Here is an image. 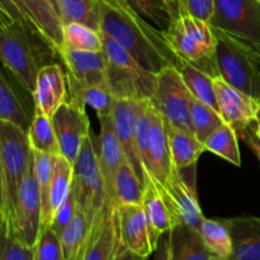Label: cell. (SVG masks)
Wrapping results in <instances>:
<instances>
[{"label": "cell", "mask_w": 260, "mask_h": 260, "mask_svg": "<svg viewBox=\"0 0 260 260\" xmlns=\"http://www.w3.org/2000/svg\"><path fill=\"white\" fill-rule=\"evenodd\" d=\"M78 210H79L78 198H76V193L75 190H74L73 184H71V189H70V193H69L68 198L63 201V203L60 206V208L56 211L55 216H53V220L50 226L58 234V235H60V234L63 231V229L71 222V220H73L74 216L76 215Z\"/></svg>", "instance_id": "obj_43"}, {"label": "cell", "mask_w": 260, "mask_h": 260, "mask_svg": "<svg viewBox=\"0 0 260 260\" xmlns=\"http://www.w3.org/2000/svg\"><path fill=\"white\" fill-rule=\"evenodd\" d=\"M259 2H260V0H259Z\"/></svg>", "instance_id": "obj_56"}, {"label": "cell", "mask_w": 260, "mask_h": 260, "mask_svg": "<svg viewBox=\"0 0 260 260\" xmlns=\"http://www.w3.org/2000/svg\"><path fill=\"white\" fill-rule=\"evenodd\" d=\"M175 168L173 165L165 121L161 114L151 104L150 160L149 167L146 169V178H150L156 185L159 192L161 193L169 184V180Z\"/></svg>", "instance_id": "obj_16"}, {"label": "cell", "mask_w": 260, "mask_h": 260, "mask_svg": "<svg viewBox=\"0 0 260 260\" xmlns=\"http://www.w3.org/2000/svg\"><path fill=\"white\" fill-rule=\"evenodd\" d=\"M62 50L73 51H103V37L102 33L88 25L80 23H68L62 25Z\"/></svg>", "instance_id": "obj_35"}, {"label": "cell", "mask_w": 260, "mask_h": 260, "mask_svg": "<svg viewBox=\"0 0 260 260\" xmlns=\"http://www.w3.org/2000/svg\"><path fill=\"white\" fill-rule=\"evenodd\" d=\"M0 164H2L5 223L9 222L17 206L18 192L27 172L33 164V151L27 131L0 119Z\"/></svg>", "instance_id": "obj_5"}, {"label": "cell", "mask_w": 260, "mask_h": 260, "mask_svg": "<svg viewBox=\"0 0 260 260\" xmlns=\"http://www.w3.org/2000/svg\"><path fill=\"white\" fill-rule=\"evenodd\" d=\"M142 207H144L145 215H146L150 239H151L152 248L155 250L161 236L169 233L175 226V222L164 198L161 197L159 189L150 178H146L145 180Z\"/></svg>", "instance_id": "obj_22"}, {"label": "cell", "mask_w": 260, "mask_h": 260, "mask_svg": "<svg viewBox=\"0 0 260 260\" xmlns=\"http://www.w3.org/2000/svg\"><path fill=\"white\" fill-rule=\"evenodd\" d=\"M208 23L215 32L228 36L260 56L259 0H215Z\"/></svg>", "instance_id": "obj_7"}, {"label": "cell", "mask_w": 260, "mask_h": 260, "mask_svg": "<svg viewBox=\"0 0 260 260\" xmlns=\"http://www.w3.org/2000/svg\"><path fill=\"white\" fill-rule=\"evenodd\" d=\"M198 231L213 256L231 260L233 243H231L230 231L223 220L217 221L205 217L201 222Z\"/></svg>", "instance_id": "obj_34"}, {"label": "cell", "mask_w": 260, "mask_h": 260, "mask_svg": "<svg viewBox=\"0 0 260 260\" xmlns=\"http://www.w3.org/2000/svg\"><path fill=\"white\" fill-rule=\"evenodd\" d=\"M73 188L76 193L79 208L94 222L106 203L107 194L98 154L90 136L85 140L73 164Z\"/></svg>", "instance_id": "obj_8"}, {"label": "cell", "mask_w": 260, "mask_h": 260, "mask_svg": "<svg viewBox=\"0 0 260 260\" xmlns=\"http://www.w3.org/2000/svg\"><path fill=\"white\" fill-rule=\"evenodd\" d=\"M164 36L179 60L190 63L213 79L220 78L216 62L217 36L210 23L184 13L172 20Z\"/></svg>", "instance_id": "obj_3"}, {"label": "cell", "mask_w": 260, "mask_h": 260, "mask_svg": "<svg viewBox=\"0 0 260 260\" xmlns=\"http://www.w3.org/2000/svg\"><path fill=\"white\" fill-rule=\"evenodd\" d=\"M5 228V216L3 210L0 208V243H2V236H3V231H4Z\"/></svg>", "instance_id": "obj_51"}, {"label": "cell", "mask_w": 260, "mask_h": 260, "mask_svg": "<svg viewBox=\"0 0 260 260\" xmlns=\"http://www.w3.org/2000/svg\"><path fill=\"white\" fill-rule=\"evenodd\" d=\"M66 68V76L84 86H108L107 60L103 51L61 50L58 53Z\"/></svg>", "instance_id": "obj_19"}, {"label": "cell", "mask_w": 260, "mask_h": 260, "mask_svg": "<svg viewBox=\"0 0 260 260\" xmlns=\"http://www.w3.org/2000/svg\"><path fill=\"white\" fill-rule=\"evenodd\" d=\"M0 13L10 22L19 23V24L24 25L29 29L37 30L40 33L37 25L33 22L32 17L28 13L22 0H0Z\"/></svg>", "instance_id": "obj_42"}, {"label": "cell", "mask_w": 260, "mask_h": 260, "mask_svg": "<svg viewBox=\"0 0 260 260\" xmlns=\"http://www.w3.org/2000/svg\"><path fill=\"white\" fill-rule=\"evenodd\" d=\"M71 184H73V164H70L61 155H57L55 156L52 184H51L50 200H48V226L52 222L56 211L68 198Z\"/></svg>", "instance_id": "obj_32"}, {"label": "cell", "mask_w": 260, "mask_h": 260, "mask_svg": "<svg viewBox=\"0 0 260 260\" xmlns=\"http://www.w3.org/2000/svg\"><path fill=\"white\" fill-rule=\"evenodd\" d=\"M177 69L179 70L183 81L193 98L218 111L217 96H216L212 76L182 60L178 62Z\"/></svg>", "instance_id": "obj_28"}, {"label": "cell", "mask_w": 260, "mask_h": 260, "mask_svg": "<svg viewBox=\"0 0 260 260\" xmlns=\"http://www.w3.org/2000/svg\"><path fill=\"white\" fill-rule=\"evenodd\" d=\"M52 123L57 135L61 156L74 164L85 140L90 136V122L85 108L65 102L52 116Z\"/></svg>", "instance_id": "obj_11"}, {"label": "cell", "mask_w": 260, "mask_h": 260, "mask_svg": "<svg viewBox=\"0 0 260 260\" xmlns=\"http://www.w3.org/2000/svg\"><path fill=\"white\" fill-rule=\"evenodd\" d=\"M50 2H51V4L53 5V8H55L56 7V0H50ZM55 9H56V8H55Z\"/></svg>", "instance_id": "obj_55"}, {"label": "cell", "mask_w": 260, "mask_h": 260, "mask_svg": "<svg viewBox=\"0 0 260 260\" xmlns=\"http://www.w3.org/2000/svg\"><path fill=\"white\" fill-rule=\"evenodd\" d=\"M217 36L216 62L220 78L260 102V56L222 33Z\"/></svg>", "instance_id": "obj_6"}, {"label": "cell", "mask_w": 260, "mask_h": 260, "mask_svg": "<svg viewBox=\"0 0 260 260\" xmlns=\"http://www.w3.org/2000/svg\"><path fill=\"white\" fill-rule=\"evenodd\" d=\"M192 98L177 66H169L156 74V85L150 102L165 121L189 132H193L189 116Z\"/></svg>", "instance_id": "obj_9"}, {"label": "cell", "mask_w": 260, "mask_h": 260, "mask_svg": "<svg viewBox=\"0 0 260 260\" xmlns=\"http://www.w3.org/2000/svg\"><path fill=\"white\" fill-rule=\"evenodd\" d=\"M42 203L36 182L33 164L27 172L18 192L17 206L9 222L5 223V231L25 245L35 248L41 233Z\"/></svg>", "instance_id": "obj_10"}, {"label": "cell", "mask_w": 260, "mask_h": 260, "mask_svg": "<svg viewBox=\"0 0 260 260\" xmlns=\"http://www.w3.org/2000/svg\"><path fill=\"white\" fill-rule=\"evenodd\" d=\"M57 56L37 30L15 22L0 27V62L30 95L38 71Z\"/></svg>", "instance_id": "obj_2"}, {"label": "cell", "mask_w": 260, "mask_h": 260, "mask_svg": "<svg viewBox=\"0 0 260 260\" xmlns=\"http://www.w3.org/2000/svg\"><path fill=\"white\" fill-rule=\"evenodd\" d=\"M91 220L89 216L79 208L71 222L60 234L61 245H62L63 260H78L84 244L88 239L90 231Z\"/></svg>", "instance_id": "obj_30"}, {"label": "cell", "mask_w": 260, "mask_h": 260, "mask_svg": "<svg viewBox=\"0 0 260 260\" xmlns=\"http://www.w3.org/2000/svg\"><path fill=\"white\" fill-rule=\"evenodd\" d=\"M35 260H63L60 235L51 226L41 229L35 245Z\"/></svg>", "instance_id": "obj_40"}, {"label": "cell", "mask_w": 260, "mask_h": 260, "mask_svg": "<svg viewBox=\"0 0 260 260\" xmlns=\"http://www.w3.org/2000/svg\"><path fill=\"white\" fill-rule=\"evenodd\" d=\"M169 244L172 260H212L200 231L184 223L169 231Z\"/></svg>", "instance_id": "obj_24"}, {"label": "cell", "mask_w": 260, "mask_h": 260, "mask_svg": "<svg viewBox=\"0 0 260 260\" xmlns=\"http://www.w3.org/2000/svg\"><path fill=\"white\" fill-rule=\"evenodd\" d=\"M107 60V84L116 99L150 101L156 85V74L146 70L119 43L103 35Z\"/></svg>", "instance_id": "obj_4"}, {"label": "cell", "mask_w": 260, "mask_h": 260, "mask_svg": "<svg viewBox=\"0 0 260 260\" xmlns=\"http://www.w3.org/2000/svg\"><path fill=\"white\" fill-rule=\"evenodd\" d=\"M160 194L172 213L175 226L184 223L196 230L200 229L205 216L198 202L194 183H188L183 177L182 170L175 169L173 172L169 184Z\"/></svg>", "instance_id": "obj_13"}, {"label": "cell", "mask_w": 260, "mask_h": 260, "mask_svg": "<svg viewBox=\"0 0 260 260\" xmlns=\"http://www.w3.org/2000/svg\"><path fill=\"white\" fill-rule=\"evenodd\" d=\"M48 45L60 53L63 47L62 23L50 0H22ZM60 57V56H58Z\"/></svg>", "instance_id": "obj_25"}, {"label": "cell", "mask_w": 260, "mask_h": 260, "mask_svg": "<svg viewBox=\"0 0 260 260\" xmlns=\"http://www.w3.org/2000/svg\"><path fill=\"white\" fill-rule=\"evenodd\" d=\"M213 86L217 96L218 112L223 122L233 127L240 136L254 123L260 102L231 86L221 78L213 79Z\"/></svg>", "instance_id": "obj_15"}, {"label": "cell", "mask_w": 260, "mask_h": 260, "mask_svg": "<svg viewBox=\"0 0 260 260\" xmlns=\"http://www.w3.org/2000/svg\"><path fill=\"white\" fill-rule=\"evenodd\" d=\"M189 116L193 134L203 144L212 132L225 123L220 112L196 98H192L190 101Z\"/></svg>", "instance_id": "obj_38"}, {"label": "cell", "mask_w": 260, "mask_h": 260, "mask_svg": "<svg viewBox=\"0 0 260 260\" xmlns=\"http://www.w3.org/2000/svg\"><path fill=\"white\" fill-rule=\"evenodd\" d=\"M168 3H169L170 8H172V12H173V19H174V10H173V0H168Z\"/></svg>", "instance_id": "obj_53"}, {"label": "cell", "mask_w": 260, "mask_h": 260, "mask_svg": "<svg viewBox=\"0 0 260 260\" xmlns=\"http://www.w3.org/2000/svg\"><path fill=\"white\" fill-rule=\"evenodd\" d=\"M61 23H80L101 32V0H56Z\"/></svg>", "instance_id": "obj_27"}, {"label": "cell", "mask_w": 260, "mask_h": 260, "mask_svg": "<svg viewBox=\"0 0 260 260\" xmlns=\"http://www.w3.org/2000/svg\"><path fill=\"white\" fill-rule=\"evenodd\" d=\"M53 164H55L53 155L33 151V173H35L36 182L40 190L41 203H42V220H41L42 228L41 229L48 226V200H50V190L51 184H52Z\"/></svg>", "instance_id": "obj_37"}, {"label": "cell", "mask_w": 260, "mask_h": 260, "mask_svg": "<svg viewBox=\"0 0 260 260\" xmlns=\"http://www.w3.org/2000/svg\"><path fill=\"white\" fill-rule=\"evenodd\" d=\"M145 184L129 162L123 161L114 178V201L119 205H142Z\"/></svg>", "instance_id": "obj_31"}, {"label": "cell", "mask_w": 260, "mask_h": 260, "mask_svg": "<svg viewBox=\"0 0 260 260\" xmlns=\"http://www.w3.org/2000/svg\"><path fill=\"white\" fill-rule=\"evenodd\" d=\"M0 119L10 122L28 131L32 119L18 94L0 71Z\"/></svg>", "instance_id": "obj_33"}, {"label": "cell", "mask_w": 260, "mask_h": 260, "mask_svg": "<svg viewBox=\"0 0 260 260\" xmlns=\"http://www.w3.org/2000/svg\"><path fill=\"white\" fill-rule=\"evenodd\" d=\"M185 13L203 22H210L215 9V0H184Z\"/></svg>", "instance_id": "obj_44"}, {"label": "cell", "mask_w": 260, "mask_h": 260, "mask_svg": "<svg viewBox=\"0 0 260 260\" xmlns=\"http://www.w3.org/2000/svg\"><path fill=\"white\" fill-rule=\"evenodd\" d=\"M238 140L239 136L235 129L229 124L223 123L207 137L205 146L207 151L218 155L233 165L240 167L241 156Z\"/></svg>", "instance_id": "obj_36"}, {"label": "cell", "mask_w": 260, "mask_h": 260, "mask_svg": "<svg viewBox=\"0 0 260 260\" xmlns=\"http://www.w3.org/2000/svg\"><path fill=\"white\" fill-rule=\"evenodd\" d=\"M68 78V76H66ZM69 99L71 103L85 108L90 106L98 118L112 114L116 98L111 93L108 86H84L68 78Z\"/></svg>", "instance_id": "obj_26"}, {"label": "cell", "mask_w": 260, "mask_h": 260, "mask_svg": "<svg viewBox=\"0 0 260 260\" xmlns=\"http://www.w3.org/2000/svg\"><path fill=\"white\" fill-rule=\"evenodd\" d=\"M116 216L121 245L139 255L149 258L155 250L142 205L117 206Z\"/></svg>", "instance_id": "obj_18"}, {"label": "cell", "mask_w": 260, "mask_h": 260, "mask_svg": "<svg viewBox=\"0 0 260 260\" xmlns=\"http://www.w3.org/2000/svg\"><path fill=\"white\" fill-rule=\"evenodd\" d=\"M141 101L131 99H116L112 111L114 131L118 139L124 157L129 162L137 177L145 184V170L137 150V118H139Z\"/></svg>", "instance_id": "obj_14"}, {"label": "cell", "mask_w": 260, "mask_h": 260, "mask_svg": "<svg viewBox=\"0 0 260 260\" xmlns=\"http://www.w3.org/2000/svg\"><path fill=\"white\" fill-rule=\"evenodd\" d=\"M118 244L116 206L106 201L91 225L78 260H112Z\"/></svg>", "instance_id": "obj_12"}, {"label": "cell", "mask_w": 260, "mask_h": 260, "mask_svg": "<svg viewBox=\"0 0 260 260\" xmlns=\"http://www.w3.org/2000/svg\"><path fill=\"white\" fill-rule=\"evenodd\" d=\"M8 23H12V22H10L9 19H7V18L0 13V27H3L4 24H8Z\"/></svg>", "instance_id": "obj_52"}, {"label": "cell", "mask_w": 260, "mask_h": 260, "mask_svg": "<svg viewBox=\"0 0 260 260\" xmlns=\"http://www.w3.org/2000/svg\"><path fill=\"white\" fill-rule=\"evenodd\" d=\"M29 146L33 151L57 156L61 155L57 135L52 123V117L35 113L27 131Z\"/></svg>", "instance_id": "obj_29"}, {"label": "cell", "mask_w": 260, "mask_h": 260, "mask_svg": "<svg viewBox=\"0 0 260 260\" xmlns=\"http://www.w3.org/2000/svg\"><path fill=\"white\" fill-rule=\"evenodd\" d=\"M4 206V187H3V174H2V164H0V208L3 210Z\"/></svg>", "instance_id": "obj_50"}, {"label": "cell", "mask_w": 260, "mask_h": 260, "mask_svg": "<svg viewBox=\"0 0 260 260\" xmlns=\"http://www.w3.org/2000/svg\"><path fill=\"white\" fill-rule=\"evenodd\" d=\"M154 260H172V256H170L169 233L164 234L161 239H160L157 248L155 249Z\"/></svg>", "instance_id": "obj_46"}, {"label": "cell", "mask_w": 260, "mask_h": 260, "mask_svg": "<svg viewBox=\"0 0 260 260\" xmlns=\"http://www.w3.org/2000/svg\"><path fill=\"white\" fill-rule=\"evenodd\" d=\"M223 222L233 243L231 260H260V217L243 216Z\"/></svg>", "instance_id": "obj_21"}, {"label": "cell", "mask_w": 260, "mask_h": 260, "mask_svg": "<svg viewBox=\"0 0 260 260\" xmlns=\"http://www.w3.org/2000/svg\"><path fill=\"white\" fill-rule=\"evenodd\" d=\"M254 134L260 139V103L258 106V109H256V113H255V118H254Z\"/></svg>", "instance_id": "obj_49"}, {"label": "cell", "mask_w": 260, "mask_h": 260, "mask_svg": "<svg viewBox=\"0 0 260 260\" xmlns=\"http://www.w3.org/2000/svg\"><path fill=\"white\" fill-rule=\"evenodd\" d=\"M141 17L159 29L165 30L173 20V12L168 0H126Z\"/></svg>", "instance_id": "obj_39"}, {"label": "cell", "mask_w": 260, "mask_h": 260, "mask_svg": "<svg viewBox=\"0 0 260 260\" xmlns=\"http://www.w3.org/2000/svg\"><path fill=\"white\" fill-rule=\"evenodd\" d=\"M212 260H229V259H222V258H218V256H212Z\"/></svg>", "instance_id": "obj_54"}, {"label": "cell", "mask_w": 260, "mask_h": 260, "mask_svg": "<svg viewBox=\"0 0 260 260\" xmlns=\"http://www.w3.org/2000/svg\"><path fill=\"white\" fill-rule=\"evenodd\" d=\"M98 119L99 123H101L99 152L96 151L99 167H101L104 185H106L107 201H109V202L116 206V201H114V178H116V174L122 162L126 161V157H124L121 145H119L118 139H117L116 131H114L112 114Z\"/></svg>", "instance_id": "obj_20"}, {"label": "cell", "mask_w": 260, "mask_h": 260, "mask_svg": "<svg viewBox=\"0 0 260 260\" xmlns=\"http://www.w3.org/2000/svg\"><path fill=\"white\" fill-rule=\"evenodd\" d=\"M112 260H147V258L139 255V254L134 253V251L128 250V249L123 248V246L121 245V243H119L118 248H117L116 250V254H114Z\"/></svg>", "instance_id": "obj_47"}, {"label": "cell", "mask_w": 260, "mask_h": 260, "mask_svg": "<svg viewBox=\"0 0 260 260\" xmlns=\"http://www.w3.org/2000/svg\"><path fill=\"white\" fill-rule=\"evenodd\" d=\"M101 33L119 43L154 74L179 62L164 30L141 17L126 0H101Z\"/></svg>", "instance_id": "obj_1"}, {"label": "cell", "mask_w": 260, "mask_h": 260, "mask_svg": "<svg viewBox=\"0 0 260 260\" xmlns=\"http://www.w3.org/2000/svg\"><path fill=\"white\" fill-rule=\"evenodd\" d=\"M0 260H35V248L25 245L12 234L3 231Z\"/></svg>", "instance_id": "obj_41"}, {"label": "cell", "mask_w": 260, "mask_h": 260, "mask_svg": "<svg viewBox=\"0 0 260 260\" xmlns=\"http://www.w3.org/2000/svg\"><path fill=\"white\" fill-rule=\"evenodd\" d=\"M165 127H167L168 141L172 152L173 165L175 169L182 170L194 167L201 155L207 151L205 144L201 142L193 132L179 128L167 121H165Z\"/></svg>", "instance_id": "obj_23"}, {"label": "cell", "mask_w": 260, "mask_h": 260, "mask_svg": "<svg viewBox=\"0 0 260 260\" xmlns=\"http://www.w3.org/2000/svg\"><path fill=\"white\" fill-rule=\"evenodd\" d=\"M173 10H174V18L179 17L180 14H184V0H173Z\"/></svg>", "instance_id": "obj_48"}, {"label": "cell", "mask_w": 260, "mask_h": 260, "mask_svg": "<svg viewBox=\"0 0 260 260\" xmlns=\"http://www.w3.org/2000/svg\"><path fill=\"white\" fill-rule=\"evenodd\" d=\"M35 113L52 117L69 99L66 71L58 62L43 66L37 74L33 89Z\"/></svg>", "instance_id": "obj_17"}, {"label": "cell", "mask_w": 260, "mask_h": 260, "mask_svg": "<svg viewBox=\"0 0 260 260\" xmlns=\"http://www.w3.org/2000/svg\"><path fill=\"white\" fill-rule=\"evenodd\" d=\"M239 137H241L245 141V144L250 147L251 151L256 155V157H258L260 161V139L254 134L253 124L250 127H248Z\"/></svg>", "instance_id": "obj_45"}]
</instances>
